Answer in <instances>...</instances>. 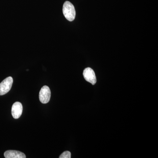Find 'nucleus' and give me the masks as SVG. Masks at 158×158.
Listing matches in <instances>:
<instances>
[{
    "label": "nucleus",
    "mask_w": 158,
    "mask_h": 158,
    "mask_svg": "<svg viewBox=\"0 0 158 158\" xmlns=\"http://www.w3.org/2000/svg\"><path fill=\"white\" fill-rule=\"evenodd\" d=\"M62 11L64 16L68 21L72 22L74 20L76 17L75 9L70 2L66 1L64 3Z\"/></svg>",
    "instance_id": "nucleus-1"
},
{
    "label": "nucleus",
    "mask_w": 158,
    "mask_h": 158,
    "mask_svg": "<svg viewBox=\"0 0 158 158\" xmlns=\"http://www.w3.org/2000/svg\"><path fill=\"white\" fill-rule=\"evenodd\" d=\"M13 80L11 77L6 78L0 83V95H3L11 90Z\"/></svg>",
    "instance_id": "nucleus-2"
},
{
    "label": "nucleus",
    "mask_w": 158,
    "mask_h": 158,
    "mask_svg": "<svg viewBox=\"0 0 158 158\" xmlns=\"http://www.w3.org/2000/svg\"><path fill=\"white\" fill-rule=\"evenodd\" d=\"M51 92L49 88L44 86L41 88L39 92V99L43 104H47L50 100Z\"/></svg>",
    "instance_id": "nucleus-3"
},
{
    "label": "nucleus",
    "mask_w": 158,
    "mask_h": 158,
    "mask_svg": "<svg viewBox=\"0 0 158 158\" xmlns=\"http://www.w3.org/2000/svg\"><path fill=\"white\" fill-rule=\"evenodd\" d=\"M83 76L87 81L92 84V85H94L96 84L97 82L96 76L94 72L92 69L89 67L85 69L83 72Z\"/></svg>",
    "instance_id": "nucleus-4"
},
{
    "label": "nucleus",
    "mask_w": 158,
    "mask_h": 158,
    "mask_svg": "<svg viewBox=\"0 0 158 158\" xmlns=\"http://www.w3.org/2000/svg\"><path fill=\"white\" fill-rule=\"evenodd\" d=\"M23 106L19 102H15L12 105L11 114L15 119L19 118L23 113Z\"/></svg>",
    "instance_id": "nucleus-5"
},
{
    "label": "nucleus",
    "mask_w": 158,
    "mask_h": 158,
    "mask_svg": "<svg viewBox=\"0 0 158 158\" xmlns=\"http://www.w3.org/2000/svg\"><path fill=\"white\" fill-rule=\"evenodd\" d=\"M6 158H26L25 155L22 152L15 150H8L4 153Z\"/></svg>",
    "instance_id": "nucleus-6"
},
{
    "label": "nucleus",
    "mask_w": 158,
    "mask_h": 158,
    "mask_svg": "<svg viewBox=\"0 0 158 158\" xmlns=\"http://www.w3.org/2000/svg\"><path fill=\"white\" fill-rule=\"evenodd\" d=\"M59 158H70L71 153L69 151H65L62 153L59 157Z\"/></svg>",
    "instance_id": "nucleus-7"
}]
</instances>
